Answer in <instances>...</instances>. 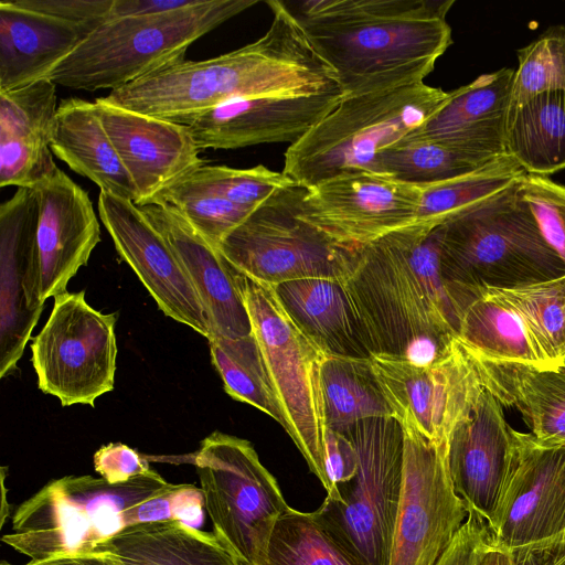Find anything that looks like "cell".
<instances>
[{"mask_svg":"<svg viewBox=\"0 0 565 565\" xmlns=\"http://www.w3.org/2000/svg\"><path fill=\"white\" fill-rule=\"evenodd\" d=\"M273 21L258 40L202 61H183L102 98L109 104L189 126L226 102L260 96L342 92L333 70L310 43L285 2L266 1Z\"/></svg>","mask_w":565,"mask_h":565,"instance_id":"1","label":"cell"},{"mask_svg":"<svg viewBox=\"0 0 565 565\" xmlns=\"http://www.w3.org/2000/svg\"><path fill=\"white\" fill-rule=\"evenodd\" d=\"M440 226L414 223L358 247L344 286L373 354L433 363L458 341L460 315L440 274Z\"/></svg>","mask_w":565,"mask_h":565,"instance_id":"2","label":"cell"},{"mask_svg":"<svg viewBox=\"0 0 565 565\" xmlns=\"http://www.w3.org/2000/svg\"><path fill=\"white\" fill-rule=\"evenodd\" d=\"M455 0H310L294 12L343 96L424 83L452 43Z\"/></svg>","mask_w":565,"mask_h":565,"instance_id":"3","label":"cell"},{"mask_svg":"<svg viewBox=\"0 0 565 565\" xmlns=\"http://www.w3.org/2000/svg\"><path fill=\"white\" fill-rule=\"evenodd\" d=\"M519 180L439 224L440 274L460 317L483 289L565 276V263L543 237Z\"/></svg>","mask_w":565,"mask_h":565,"instance_id":"4","label":"cell"},{"mask_svg":"<svg viewBox=\"0 0 565 565\" xmlns=\"http://www.w3.org/2000/svg\"><path fill=\"white\" fill-rule=\"evenodd\" d=\"M173 486L152 469L115 484L93 476L54 479L18 507L2 542L33 562L92 553L142 523L141 504Z\"/></svg>","mask_w":565,"mask_h":565,"instance_id":"5","label":"cell"},{"mask_svg":"<svg viewBox=\"0 0 565 565\" xmlns=\"http://www.w3.org/2000/svg\"><path fill=\"white\" fill-rule=\"evenodd\" d=\"M257 0H200L180 10L110 18L92 31L49 75L55 85L95 92L124 87L181 63L188 49Z\"/></svg>","mask_w":565,"mask_h":565,"instance_id":"6","label":"cell"},{"mask_svg":"<svg viewBox=\"0 0 565 565\" xmlns=\"http://www.w3.org/2000/svg\"><path fill=\"white\" fill-rule=\"evenodd\" d=\"M449 92L425 83L342 96L338 104L284 156L282 173L311 188L360 171L373 172L376 156L420 128Z\"/></svg>","mask_w":565,"mask_h":565,"instance_id":"7","label":"cell"},{"mask_svg":"<svg viewBox=\"0 0 565 565\" xmlns=\"http://www.w3.org/2000/svg\"><path fill=\"white\" fill-rule=\"evenodd\" d=\"M343 434L356 449L355 476L313 514L361 565H388L403 482V426L394 416L370 418Z\"/></svg>","mask_w":565,"mask_h":565,"instance_id":"8","label":"cell"},{"mask_svg":"<svg viewBox=\"0 0 565 565\" xmlns=\"http://www.w3.org/2000/svg\"><path fill=\"white\" fill-rule=\"evenodd\" d=\"M242 288L253 334L287 423V434L319 479L332 490L326 470L321 366L326 353L289 318L273 286L243 274Z\"/></svg>","mask_w":565,"mask_h":565,"instance_id":"9","label":"cell"},{"mask_svg":"<svg viewBox=\"0 0 565 565\" xmlns=\"http://www.w3.org/2000/svg\"><path fill=\"white\" fill-rule=\"evenodd\" d=\"M214 535L242 565H264L273 530L289 509L253 445L214 431L194 455Z\"/></svg>","mask_w":565,"mask_h":565,"instance_id":"10","label":"cell"},{"mask_svg":"<svg viewBox=\"0 0 565 565\" xmlns=\"http://www.w3.org/2000/svg\"><path fill=\"white\" fill-rule=\"evenodd\" d=\"M307 188L275 192L234 228L218 250L245 276L269 286L306 278L344 279L355 249L341 245L300 215Z\"/></svg>","mask_w":565,"mask_h":565,"instance_id":"11","label":"cell"},{"mask_svg":"<svg viewBox=\"0 0 565 565\" xmlns=\"http://www.w3.org/2000/svg\"><path fill=\"white\" fill-rule=\"evenodd\" d=\"M115 313H103L85 300V291L54 297L51 315L32 338L38 386L62 406L95 401L114 390L117 341Z\"/></svg>","mask_w":565,"mask_h":565,"instance_id":"12","label":"cell"},{"mask_svg":"<svg viewBox=\"0 0 565 565\" xmlns=\"http://www.w3.org/2000/svg\"><path fill=\"white\" fill-rule=\"evenodd\" d=\"M403 429V482L388 565H436L469 510L454 488L447 444Z\"/></svg>","mask_w":565,"mask_h":565,"instance_id":"13","label":"cell"},{"mask_svg":"<svg viewBox=\"0 0 565 565\" xmlns=\"http://www.w3.org/2000/svg\"><path fill=\"white\" fill-rule=\"evenodd\" d=\"M371 361L394 417L436 444H447L452 428L483 390L459 339L448 354L433 363L384 354H373Z\"/></svg>","mask_w":565,"mask_h":565,"instance_id":"14","label":"cell"},{"mask_svg":"<svg viewBox=\"0 0 565 565\" xmlns=\"http://www.w3.org/2000/svg\"><path fill=\"white\" fill-rule=\"evenodd\" d=\"M511 469L487 525L490 545L511 552L565 535V446L510 428Z\"/></svg>","mask_w":565,"mask_h":565,"instance_id":"15","label":"cell"},{"mask_svg":"<svg viewBox=\"0 0 565 565\" xmlns=\"http://www.w3.org/2000/svg\"><path fill=\"white\" fill-rule=\"evenodd\" d=\"M423 188L360 171L306 190L300 215L334 242L361 247L415 223Z\"/></svg>","mask_w":565,"mask_h":565,"instance_id":"16","label":"cell"},{"mask_svg":"<svg viewBox=\"0 0 565 565\" xmlns=\"http://www.w3.org/2000/svg\"><path fill=\"white\" fill-rule=\"evenodd\" d=\"M98 213L119 256L132 268L160 310L209 340L210 321L198 291L170 243L141 207L100 192Z\"/></svg>","mask_w":565,"mask_h":565,"instance_id":"17","label":"cell"},{"mask_svg":"<svg viewBox=\"0 0 565 565\" xmlns=\"http://www.w3.org/2000/svg\"><path fill=\"white\" fill-rule=\"evenodd\" d=\"M38 224L34 189L19 188L0 205V377L17 369L44 309Z\"/></svg>","mask_w":565,"mask_h":565,"instance_id":"18","label":"cell"},{"mask_svg":"<svg viewBox=\"0 0 565 565\" xmlns=\"http://www.w3.org/2000/svg\"><path fill=\"white\" fill-rule=\"evenodd\" d=\"M103 126L139 194L137 205L153 203L164 191L204 166L189 126L95 99Z\"/></svg>","mask_w":565,"mask_h":565,"instance_id":"19","label":"cell"},{"mask_svg":"<svg viewBox=\"0 0 565 565\" xmlns=\"http://www.w3.org/2000/svg\"><path fill=\"white\" fill-rule=\"evenodd\" d=\"M502 405L482 390L447 439L450 478L469 512L489 525L511 469V435Z\"/></svg>","mask_w":565,"mask_h":565,"instance_id":"20","label":"cell"},{"mask_svg":"<svg viewBox=\"0 0 565 565\" xmlns=\"http://www.w3.org/2000/svg\"><path fill=\"white\" fill-rule=\"evenodd\" d=\"M39 203L40 301L66 291L100 242V227L88 193L56 169L34 188Z\"/></svg>","mask_w":565,"mask_h":565,"instance_id":"21","label":"cell"},{"mask_svg":"<svg viewBox=\"0 0 565 565\" xmlns=\"http://www.w3.org/2000/svg\"><path fill=\"white\" fill-rule=\"evenodd\" d=\"M342 92L246 97L218 105L189 128L200 150L289 142L305 136L341 99Z\"/></svg>","mask_w":565,"mask_h":565,"instance_id":"22","label":"cell"},{"mask_svg":"<svg viewBox=\"0 0 565 565\" xmlns=\"http://www.w3.org/2000/svg\"><path fill=\"white\" fill-rule=\"evenodd\" d=\"M174 249L206 310L211 337L237 339L253 332L244 299L243 274L210 245L173 207L140 206Z\"/></svg>","mask_w":565,"mask_h":565,"instance_id":"23","label":"cell"},{"mask_svg":"<svg viewBox=\"0 0 565 565\" xmlns=\"http://www.w3.org/2000/svg\"><path fill=\"white\" fill-rule=\"evenodd\" d=\"M55 84L41 79L0 92V186L33 189L56 169L51 137Z\"/></svg>","mask_w":565,"mask_h":565,"instance_id":"24","label":"cell"},{"mask_svg":"<svg viewBox=\"0 0 565 565\" xmlns=\"http://www.w3.org/2000/svg\"><path fill=\"white\" fill-rule=\"evenodd\" d=\"M515 70L482 74L449 92L446 103L411 135L468 152L502 157Z\"/></svg>","mask_w":565,"mask_h":565,"instance_id":"25","label":"cell"},{"mask_svg":"<svg viewBox=\"0 0 565 565\" xmlns=\"http://www.w3.org/2000/svg\"><path fill=\"white\" fill-rule=\"evenodd\" d=\"M88 35L81 25L0 1V92L44 79Z\"/></svg>","mask_w":565,"mask_h":565,"instance_id":"26","label":"cell"},{"mask_svg":"<svg viewBox=\"0 0 565 565\" xmlns=\"http://www.w3.org/2000/svg\"><path fill=\"white\" fill-rule=\"evenodd\" d=\"M292 322L326 354L371 358L363 322L342 279L306 278L274 286Z\"/></svg>","mask_w":565,"mask_h":565,"instance_id":"27","label":"cell"},{"mask_svg":"<svg viewBox=\"0 0 565 565\" xmlns=\"http://www.w3.org/2000/svg\"><path fill=\"white\" fill-rule=\"evenodd\" d=\"M469 354L483 388L502 407L515 408L537 443L565 446V366L539 367Z\"/></svg>","mask_w":565,"mask_h":565,"instance_id":"28","label":"cell"},{"mask_svg":"<svg viewBox=\"0 0 565 565\" xmlns=\"http://www.w3.org/2000/svg\"><path fill=\"white\" fill-rule=\"evenodd\" d=\"M51 150L100 192L138 203V191L99 118L95 102L63 99L56 110Z\"/></svg>","mask_w":565,"mask_h":565,"instance_id":"29","label":"cell"},{"mask_svg":"<svg viewBox=\"0 0 565 565\" xmlns=\"http://www.w3.org/2000/svg\"><path fill=\"white\" fill-rule=\"evenodd\" d=\"M98 550L114 565H242L214 533L179 520L130 525Z\"/></svg>","mask_w":565,"mask_h":565,"instance_id":"30","label":"cell"},{"mask_svg":"<svg viewBox=\"0 0 565 565\" xmlns=\"http://www.w3.org/2000/svg\"><path fill=\"white\" fill-rule=\"evenodd\" d=\"M505 153L527 173L550 175L565 169V97L542 93L510 106Z\"/></svg>","mask_w":565,"mask_h":565,"instance_id":"31","label":"cell"},{"mask_svg":"<svg viewBox=\"0 0 565 565\" xmlns=\"http://www.w3.org/2000/svg\"><path fill=\"white\" fill-rule=\"evenodd\" d=\"M321 391L328 429L345 433L359 422L394 416L371 358L327 354Z\"/></svg>","mask_w":565,"mask_h":565,"instance_id":"32","label":"cell"},{"mask_svg":"<svg viewBox=\"0 0 565 565\" xmlns=\"http://www.w3.org/2000/svg\"><path fill=\"white\" fill-rule=\"evenodd\" d=\"M458 339L475 356L545 367L519 316L503 301L480 291L462 311Z\"/></svg>","mask_w":565,"mask_h":565,"instance_id":"33","label":"cell"},{"mask_svg":"<svg viewBox=\"0 0 565 565\" xmlns=\"http://www.w3.org/2000/svg\"><path fill=\"white\" fill-rule=\"evenodd\" d=\"M498 158L409 134L376 156L373 172L424 189L471 173Z\"/></svg>","mask_w":565,"mask_h":565,"instance_id":"34","label":"cell"},{"mask_svg":"<svg viewBox=\"0 0 565 565\" xmlns=\"http://www.w3.org/2000/svg\"><path fill=\"white\" fill-rule=\"evenodd\" d=\"M481 291L500 299L519 316L545 367L561 366L565 359V276L516 288Z\"/></svg>","mask_w":565,"mask_h":565,"instance_id":"35","label":"cell"},{"mask_svg":"<svg viewBox=\"0 0 565 565\" xmlns=\"http://www.w3.org/2000/svg\"><path fill=\"white\" fill-rule=\"evenodd\" d=\"M209 343L212 363L222 377L225 392L264 412L286 430L285 416L253 332L237 339L212 337Z\"/></svg>","mask_w":565,"mask_h":565,"instance_id":"36","label":"cell"},{"mask_svg":"<svg viewBox=\"0 0 565 565\" xmlns=\"http://www.w3.org/2000/svg\"><path fill=\"white\" fill-rule=\"evenodd\" d=\"M264 565H361L313 512L289 509L270 535Z\"/></svg>","mask_w":565,"mask_h":565,"instance_id":"37","label":"cell"},{"mask_svg":"<svg viewBox=\"0 0 565 565\" xmlns=\"http://www.w3.org/2000/svg\"><path fill=\"white\" fill-rule=\"evenodd\" d=\"M524 173L513 158L504 154L471 173L424 188L415 223L435 227L454 213L508 188Z\"/></svg>","mask_w":565,"mask_h":565,"instance_id":"38","label":"cell"},{"mask_svg":"<svg viewBox=\"0 0 565 565\" xmlns=\"http://www.w3.org/2000/svg\"><path fill=\"white\" fill-rule=\"evenodd\" d=\"M153 203L173 207L216 249L254 210L217 196L189 179L164 191Z\"/></svg>","mask_w":565,"mask_h":565,"instance_id":"39","label":"cell"},{"mask_svg":"<svg viewBox=\"0 0 565 565\" xmlns=\"http://www.w3.org/2000/svg\"><path fill=\"white\" fill-rule=\"evenodd\" d=\"M516 55L510 106L542 93L565 97V25L550 26Z\"/></svg>","mask_w":565,"mask_h":565,"instance_id":"40","label":"cell"},{"mask_svg":"<svg viewBox=\"0 0 565 565\" xmlns=\"http://www.w3.org/2000/svg\"><path fill=\"white\" fill-rule=\"evenodd\" d=\"M186 179L234 204L250 209L295 183L282 172L262 164L247 169L204 164Z\"/></svg>","mask_w":565,"mask_h":565,"instance_id":"41","label":"cell"},{"mask_svg":"<svg viewBox=\"0 0 565 565\" xmlns=\"http://www.w3.org/2000/svg\"><path fill=\"white\" fill-rule=\"evenodd\" d=\"M519 191L543 237L565 263V185L547 175L525 172Z\"/></svg>","mask_w":565,"mask_h":565,"instance_id":"42","label":"cell"},{"mask_svg":"<svg viewBox=\"0 0 565 565\" xmlns=\"http://www.w3.org/2000/svg\"><path fill=\"white\" fill-rule=\"evenodd\" d=\"M114 0H18L32 10L83 26L88 34L109 19Z\"/></svg>","mask_w":565,"mask_h":565,"instance_id":"43","label":"cell"},{"mask_svg":"<svg viewBox=\"0 0 565 565\" xmlns=\"http://www.w3.org/2000/svg\"><path fill=\"white\" fill-rule=\"evenodd\" d=\"M94 467L111 484L127 482L151 469L135 449L121 443L100 447L94 455Z\"/></svg>","mask_w":565,"mask_h":565,"instance_id":"44","label":"cell"},{"mask_svg":"<svg viewBox=\"0 0 565 565\" xmlns=\"http://www.w3.org/2000/svg\"><path fill=\"white\" fill-rule=\"evenodd\" d=\"M489 546L490 533L487 523L479 515L469 512L466 522L436 565H477Z\"/></svg>","mask_w":565,"mask_h":565,"instance_id":"45","label":"cell"},{"mask_svg":"<svg viewBox=\"0 0 565 565\" xmlns=\"http://www.w3.org/2000/svg\"><path fill=\"white\" fill-rule=\"evenodd\" d=\"M326 470L331 483V492L335 495L339 483L351 480L358 469V454L352 440L343 433L328 429L324 435Z\"/></svg>","mask_w":565,"mask_h":565,"instance_id":"46","label":"cell"},{"mask_svg":"<svg viewBox=\"0 0 565 565\" xmlns=\"http://www.w3.org/2000/svg\"><path fill=\"white\" fill-rule=\"evenodd\" d=\"M513 565H565V535L510 552Z\"/></svg>","mask_w":565,"mask_h":565,"instance_id":"47","label":"cell"},{"mask_svg":"<svg viewBox=\"0 0 565 565\" xmlns=\"http://www.w3.org/2000/svg\"><path fill=\"white\" fill-rule=\"evenodd\" d=\"M200 0H114L110 18L162 14L192 7Z\"/></svg>","mask_w":565,"mask_h":565,"instance_id":"48","label":"cell"},{"mask_svg":"<svg viewBox=\"0 0 565 565\" xmlns=\"http://www.w3.org/2000/svg\"><path fill=\"white\" fill-rule=\"evenodd\" d=\"M24 565H114L109 554L97 550L87 554H75L52 557L43 561H30Z\"/></svg>","mask_w":565,"mask_h":565,"instance_id":"49","label":"cell"},{"mask_svg":"<svg viewBox=\"0 0 565 565\" xmlns=\"http://www.w3.org/2000/svg\"><path fill=\"white\" fill-rule=\"evenodd\" d=\"M477 565H513L510 552L490 545Z\"/></svg>","mask_w":565,"mask_h":565,"instance_id":"50","label":"cell"},{"mask_svg":"<svg viewBox=\"0 0 565 565\" xmlns=\"http://www.w3.org/2000/svg\"><path fill=\"white\" fill-rule=\"evenodd\" d=\"M1 565H11V564H9V563H7V562H4V561H3V562L1 563Z\"/></svg>","mask_w":565,"mask_h":565,"instance_id":"51","label":"cell"},{"mask_svg":"<svg viewBox=\"0 0 565 565\" xmlns=\"http://www.w3.org/2000/svg\"><path fill=\"white\" fill-rule=\"evenodd\" d=\"M562 365H563V366H565V359H564V361L562 362L561 366H562Z\"/></svg>","mask_w":565,"mask_h":565,"instance_id":"52","label":"cell"},{"mask_svg":"<svg viewBox=\"0 0 565 565\" xmlns=\"http://www.w3.org/2000/svg\"><path fill=\"white\" fill-rule=\"evenodd\" d=\"M563 366V365H562Z\"/></svg>","mask_w":565,"mask_h":565,"instance_id":"53","label":"cell"}]
</instances>
